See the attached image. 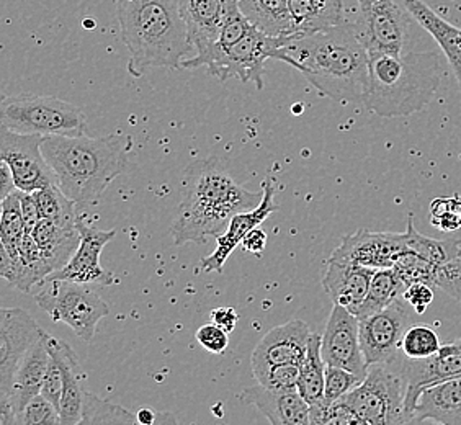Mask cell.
I'll return each instance as SVG.
<instances>
[{
    "instance_id": "6da1fadb",
    "label": "cell",
    "mask_w": 461,
    "mask_h": 425,
    "mask_svg": "<svg viewBox=\"0 0 461 425\" xmlns=\"http://www.w3.org/2000/svg\"><path fill=\"white\" fill-rule=\"evenodd\" d=\"M284 51L321 95L342 104H364L370 86V54L352 20L294 38Z\"/></svg>"
},
{
    "instance_id": "7a4b0ae2",
    "label": "cell",
    "mask_w": 461,
    "mask_h": 425,
    "mask_svg": "<svg viewBox=\"0 0 461 425\" xmlns=\"http://www.w3.org/2000/svg\"><path fill=\"white\" fill-rule=\"evenodd\" d=\"M262 196L264 190L249 192L240 185L218 158L192 162L182 178L177 218L170 228L174 242L204 244L210 236L218 238L232 216L254 210Z\"/></svg>"
},
{
    "instance_id": "3957f363",
    "label": "cell",
    "mask_w": 461,
    "mask_h": 425,
    "mask_svg": "<svg viewBox=\"0 0 461 425\" xmlns=\"http://www.w3.org/2000/svg\"><path fill=\"white\" fill-rule=\"evenodd\" d=\"M115 7L133 77L140 79L152 68L182 69L194 51L182 0H115Z\"/></svg>"
},
{
    "instance_id": "277c9868",
    "label": "cell",
    "mask_w": 461,
    "mask_h": 425,
    "mask_svg": "<svg viewBox=\"0 0 461 425\" xmlns=\"http://www.w3.org/2000/svg\"><path fill=\"white\" fill-rule=\"evenodd\" d=\"M133 138L115 133L102 138L46 136L43 154L56 184L77 204H95L126 166Z\"/></svg>"
},
{
    "instance_id": "5b68a950",
    "label": "cell",
    "mask_w": 461,
    "mask_h": 425,
    "mask_svg": "<svg viewBox=\"0 0 461 425\" xmlns=\"http://www.w3.org/2000/svg\"><path fill=\"white\" fill-rule=\"evenodd\" d=\"M442 66L430 50L370 54V86L364 100L368 112L383 118L414 115L424 110L438 89Z\"/></svg>"
},
{
    "instance_id": "8992f818",
    "label": "cell",
    "mask_w": 461,
    "mask_h": 425,
    "mask_svg": "<svg viewBox=\"0 0 461 425\" xmlns=\"http://www.w3.org/2000/svg\"><path fill=\"white\" fill-rule=\"evenodd\" d=\"M293 38H276L252 27L236 45L221 51H213L206 56H194L182 62V69H198L206 68L208 72L224 82L228 79H240L242 84L254 82L258 90L264 89V66L267 59L294 64L284 51Z\"/></svg>"
},
{
    "instance_id": "52a82bcc",
    "label": "cell",
    "mask_w": 461,
    "mask_h": 425,
    "mask_svg": "<svg viewBox=\"0 0 461 425\" xmlns=\"http://www.w3.org/2000/svg\"><path fill=\"white\" fill-rule=\"evenodd\" d=\"M408 381L402 372V354L384 364L370 365L365 380L342 401L364 425L406 424Z\"/></svg>"
},
{
    "instance_id": "ba28073f",
    "label": "cell",
    "mask_w": 461,
    "mask_h": 425,
    "mask_svg": "<svg viewBox=\"0 0 461 425\" xmlns=\"http://www.w3.org/2000/svg\"><path fill=\"white\" fill-rule=\"evenodd\" d=\"M2 126L15 133L84 136L87 120L77 106L61 98L15 95L2 100Z\"/></svg>"
},
{
    "instance_id": "9c48e42d",
    "label": "cell",
    "mask_w": 461,
    "mask_h": 425,
    "mask_svg": "<svg viewBox=\"0 0 461 425\" xmlns=\"http://www.w3.org/2000/svg\"><path fill=\"white\" fill-rule=\"evenodd\" d=\"M35 302L54 322H62L86 342H92L98 322L110 314L107 302L84 284L69 280H46Z\"/></svg>"
},
{
    "instance_id": "30bf717a",
    "label": "cell",
    "mask_w": 461,
    "mask_h": 425,
    "mask_svg": "<svg viewBox=\"0 0 461 425\" xmlns=\"http://www.w3.org/2000/svg\"><path fill=\"white\" fill-rule=\"evenodd\" d=\"M408 10L401 9L394 0H375L358 7L354 22L357 35L368 54H400L409 50Z\"/></svg>"
},
{
    "instance_id": "8fae6325",
    "label": "cell",
    "mask_w": 461,
    "mask_h": 425,
    "mask_svg": "<svg viewBox=\"0 0 461 425\" xmlns=\"http://www.w3.org/2000/svg\"><path fill=\"white\" fill-rule=\"evenodd\" d=\"M46 136L40 134L15 133L2 126L0 131V159L4 160L22 192L33 194L56 182L53 170L46 162L43 141Z\"/></svg>"
},
{
    "instance_id": "7c38bea8",
    "label": "cell",
    "mask_w": 461,
    "mask_h": 425,
    "mask_svg": "<svg viewBox=\"0 0 461 425\" xmlns=\"http://www.w3.org/2000/svg\"><path fill=\"white\" fill-rule=\"evenodd\" d=\"M409 303L400 298L388 308L360 318V342L366 365L394 360L401 352L402 337L409 329Z\"/></svg>"
},
{
    "instance_id": "4fadbf2b",
    "label": "cell",
    "mask_w": 461,
    "mask_h": 425,
    "mask_svg": "<svg viewBox=\"0 0 461 425\" xmlns=\"http://www.w3.org/2000/svg\"><path fill=\"white\" fill-rule=\"evenodd\" d=\"M43 332L45 330L36 324L27 311L20 308H2L0 311V401L9 396L18 365Z\"/></svg>"
},
{
    "instance_id": "5bb4252c",
    "label": "cell",
    "mask_w": 461,
    "mask_h": 425,
    "mask_svg": "<svg viewBox=\"0 0 461 425\" xmlns=\"http://www.w3.org/2000/svg\"><path fill=\"white\" fill-rule=\"evenodd\" d=\"M322 358L330 366L366 376L368 365L360 342V321L354 312L334 304L322 334Z\"/></svg>"
},
{
    "instance_id": "9a60e30c",
    "label": "cell",
    "mask_w": 461,
    "mask_h": 425,
    "mask_svg": "<svg viewBox=\"0 0 461 425\" xmlns=\"http://www.w3.org/2000/svg\"><path fill=\"white\" fill-rule=\"evenodd\" d=\"M408 252V236L404 232H373L358 230L346 236L329 260L358 264L372 268H391Z\"/></svg>"
},
{
    "instance_id": "2e32d148",
    "label": "cell",
    "mask_w": 461,
    "mask_h": 425,
    "mask_svg": "<svg viewBox=\"0 0 461 425\" xmlns=\"http://www.w3.org/2000/svg\"><path fill=\"white\" fill-rule=\"evenodd\" d=\"M80 244L71 260L61 270L50 275L46 280H69L76 284L102 286L118 284L115 275L100 266V254L116 236V230H98L79 216Z\"/></svg>"
},
{
    "instance_id": "e0dca14e",
    "label": "cell",
    "mask_w": 461,
    "mask_h": 425,
    "mask_svg": "<svg viewBox=\"0 0 461 425\" xmlns=\"http://www.w3.org/2000/svg\"><path fill=\"white\" fill-rule=\"evenodd\" d=\"M402 372L408 381L406 424H411L417 399L422 391L461 376V339L445 344L437 354L427 358L414 360L402 354Z\"/></svg>"
},
{
    "instance_id": "ac0fdd59",
    "label": "cell",
    "mask_w": 461,
    "mask_h": 425,
    "mask_svg": "<svg viewBox=\"0 0 461 425\" xmlns=\"http://www.w3.org/2000/svg\"><path fill=\"white\" fill-rule=\"evenodd\" d=\"M48 334L36 340L30 347L22 364L18 365L17 372L10 384L9 396L0 401V425H14L18 414L23 411L28 402L41 393L48 365H50V350H48Z\"/></svg>"
},
{
    "instance_id": "d6986e66",
    "label": "cell",
    "mask_w": 461,
    "mask_h": 425,
    "mask_svg": "<svg viewBox=\"0 0 461 425\" xmlns=\"http://www.w3.org/2000/svg\"><path fill=\"white\" fill-rule=\"evenodd\" d=\"M262 190H264V196H262V202L258 203V206H256L254 210L238 212L236 216H232L228 228L216 238L218 244H216L213 254L206 256L200 262V268L203 272L222 274L224 264L230 258L232 250L242 244V240L250 231L260 226L272 212L278 210V206L276 204V184H274V180L270 177L266 178L264 184H262Z\"/></svg>"
},
{
    "instance_id": "ffe728a7",
    "label": "cell",
    "mask_w": 461,
    "mask_h": 425,
    "mask_svg": "<svg viewBox=\"0 0 461 425\" xmlns=\"http://www.w3.org/2000/svg\"><path fill=\"white\" fill-rule=\"evenodd\" d=\"M311 334L308 324L298 319L270 329L252 354V372L270 365H302L308 352Z\"/></svg>"
},
{
    "instance_id": "44dd1931",
    "label": "cell",
    "mask_w": 461,
    "mask_h": 425,
    "mask_svg": "<svg viewBox=\"0 0 461 425\" xmlns=\"http://www.w3.org/2000/svg\"><path fill=\"white\" fill-rule=\"evenodd\" d=\"M375 272L376 268L372 267L328 260L322 286L334 304L346 308L357 316V311L360 310L368 294Z\"/></svg>"
},
{
    "instance_id": "7402d4cb",
    "label": "cell",
    "mask_w": 461,
    "mask_h": 425,
    "mask_svg": "<svg viewBox=\"0 0 461 425\" xmlns=\"http://www.w3.org/2000/svg\"><path fill=\"white\" fill-rule=\"evenodd\" d=\"M0 274L9 280L20 292H32L35 285H43L50 275L54 274L53 267L36 244L33 234H25L18 244V254L10 258L0 249Z\"/></svg>"
},
{
    "instance_id": "603a6c76",
    "label": "cell",
    "mask_w": 461,
    "mask_h": 425,
    "mask_svg": "<svg viewBox=\"0 0 461 425\" xmlns=\"http://www.w3.org/2000/svg\"><path fill=\"white\" fill-rule=\"evenodd\" d=\"M242 399L256 408L274 425H310V404L298 390H268L262 384L242 393Z\"/></svg>"
},
{
    "instance_id": "cb8c5ba5",
    "label": "cell",
    "mask_w": 461,
    "mask_h": 425,
    "mask_svg": "<svg viewBox=\"0 0 461 425\" xmlns=\"http://www.w3.org/2000/svg\"><path fill=\"white\" fill-rule=\"evenodd\" d=\"M236 0H182L190 41L195 54H203L218 41L224 18Z\"/></svg>"
},
{
    "instance_id": "d4e9b609",
    "label": "cell",
    "mask_w": 461,
    "mask_h": 425,
    "mask_svg": "<svg viewBox=\"0 0 461 425\" xmlns=\"http://www.w3.org/2000/svg\"><path fill=\"white\" fill-rule=\"evenodd\" d=\"M48 350L59 365L62 373L61 422L62 425H79L84 409L86 390L80 384L79 357L72 347L48 334Z\"/></svg>"
},
{
    "instance_id": "484cf974",
    "label": "cell",
    "mask_w": 461,
    "mask_h": 425,
    "mask_svg": "<svg viewBox=\"0 0 461 425\" xmlns=\"http://www.w3.org/2000/svg\"><path fill=\"white\" fill-rule=\"evenodd\" d=\"M461 425V376L422 391L411 424Z\"/></svg>"
},
{
    "instance_id": "4316f807",
    "label": "cell",
    "mask_w": 461,
    "mask_h": 425,
    "mask_svg": "<svg viewBox=\"0 0 461 425\" xmlns=\"http://www.w3.org/2000/svg\"><path fill=\"white\" fill-rule=\"evenodd\" d=\"M404 9L420 27L432 36L452 68L461 89V28L455 27L422 0H404Z\"/></svg>"
},
{
    "instance_id": "83f0119b",
    "label": "cell",
    "mask_w": 461,
    "mask_h": 425,
    "mask_svg": "<svg viewBox=\"0 0 461 425\" xmlns=\"http://www.w3.org/2000/svg\"><path fill=\"white\" fill-rule=\"evenodd\" d=\"M296 35H311L348 22L344 0H288Z\"/></svg>"
},
{
    "instance_id": "f1b7e54d",
    "label": "cell",
    "mask_w": 461,
    "mask_h": 425,
    "mask_svg": "<svg viewBox=\"0 0 461 425\" xmlns=\"http://www.w3.org/2000/svg\"><path fill=\"white\" fill-rule=\"evenodd\" d=\"M32 234L54 272L71 260L80 244L77 226H64L50 220H41Z\"/></svg>"
},
{
    "instance_id": "f546056e",
    "label": "cell",
    "mask_w": 461,
    "mask_h": 425,
    "mask_svg": "<svg viewBox=\"0 0 461 425\" xmlns=\"http://www.w3.org/2000/svg\"><path fill=\"white\" fill-rule=\"evenodd\" d=\"M242 14L249 22L276 38H298L288 0H240Z\"/></svg>"
},
{
    "instance_id": "4dcf8cb0",
    "label": "cell",
    "mask_w": 461,
    "mask_h": 425,
    "mask_svg": "<svg viewBox=\"0 0 461 425\" xmlns=\"http://www.w3.org/2000/svg\"><path fill=\"white\" fill-rule=\"evenodd\" d=\"M321 344H322V337L320 334H311L308 352L303 360L300 381H298V393L310 406L324 402L328 364L322 358Z\"/></svg>"
},
{
    "instance_id": "1f68e13d",
    "label": "cell",
    "mask_w": 461,
    "mask_h": 425,
    "mask_svg": "<svg viewBox=\"0 0 461 425\" xmlns=\"http://www.w3.org/2000/svg\"><path fill=\"white\" fill-rule=\"evenodd\" d=\"M406 284L400 278V275L394 272V268H378L373 275L370 290L362 303L360 310L357 311V318L370 316L376 311L388 308L391 303L402 298L406 292Z\"/></svg>"
},
{
    "instance_id": "d6a6232c",
    "label": "cell",
    "mask_w": 461,
    "mask_h": 425,
    "mask_svg": "<svg viewBox=\"0 0 461 425\" xmlns=\"http://www.w3.org/2000/svg\"><path fill=\"white\" fill-rule=\"evenodd\" d=\"M408 250L414 252L417 256L426 258L437 267H444L450 264L452 260L461 256V248L456 240H432L420 234L414 226V218L409 214L408 230Z\"/></svg>"
},
{
    "instance_id": "836d02e7",
    "label": "cell",
    "mask_w": 461,
    "mask_h": 425,
    "mask_svg": "<svg viewBox=\"0 0 461 425\" xmlns=\"http://www.w3.org/2000/svg\"><path fill=\"white\" fill-rule=\"evenodd\" d=\"M38 210L43 220L59 222L64 226H77L79 214L76 212V202L61 190L56 182L33 192Z\"/></svg>"
},
{
    "instance_id": "e575fe53",
    "label": "cell",
    "mask_w": 461,
    "mask_h": 425,
    "mask_svg": "<svg viewBox=\"0 0 461 425\" xmlns=\"http://www.w3.org/2000/svg\"><path fill=\"white\" fill-rule=\"evenodd\" d=\"M27 234L25 222L22 214V203H20V192L15 190L9 196L2 200V216H0V246L10 258H15L18 254V244Z\"/></svg>"
},
{
    "instance_id": "d590c367",
    "label": "cell",
    "mask_w": 461,
    "mask_h": 425,
    "mask_svg": "<svg viewBox=\"0 0 461 425\" xmlns=\"http://www.w3.org/2000/svg\"><path fill=\"white\" fill-rule=\"evenodd\" d=\"M80 424H138L136 414L86 391Z\"/></svg>"
},
{
    "instance_id": "8d00e7d4",
    "label": "cell",
    "mask_w": 461,
    "mask_h": 425,
    "mask_svg": "<svg viewBox=\"0 0 461 425\" xmlns=\"http://www.w3.org/2000/svg\"><path fill=\"white\" fill-rule=\"evenodd\" d=\"M393 268L396 274L400 275L401 280L406 284V286L412 284H427L437 288V278L442 267H437L426 258L408 250L396 260Z\"/></svg>"
},
{
    "instance_id": "74e56055",
    "label": "cell",
    "mask_w": 461,
    "mask_h": 425,
    "mask_svg": "<svg viewBox=\"0 0 461 425\" xmlns=\"http://www.w3.org/2000/svg\"><path fill=\"white\" fill-rule=\"evenodd\" d=\"M440 339L434 329L427 326H412L406 330L401 342V352L408 358H427L440 350Z\"/></svg>"
},
{
    "instance_id": "f35d334b",
    "label": "cell",
    "mask_w": 461,
    "mask_h": 425,
    "mask_svg": "<svg viewBox=\"0 0 461 425\" xmlns=\"http://www.w3.org/2000/svg\"><path fill=\"white\" fill-rule=\"evenodd\" d=\"M302 365L280 364L270 365L267 368L254 373L258 384L266 386L268 390L294 391L298 390Z\"/></svg>"
},
{
    "instance_id": "ab89813d",
    "label": "cell",
    "mask_w": 461,
    "mask_h": 425,
    "mask_svg": "<svg viewBox=\"0 0 461 425\" xmlns=\"http://www.w3.org/2000/svg\"><path fill=\"white\" fill-rule=\"evenodd\" d=\"M430 222L445 232L461 228V196H438L430 203Z\"/></svg>"
},
{
    "instance_id": "60d3db41",
    "label": "cell",
    "mask_w": 461,
    "mask_h": 425,
    "mask_svg": "<svg viewBox=\"0 0 461 425\" xmlns=\"http://www.w3.org/2000/svg\"><path fill=\"white\" fill-rule=\"evenodd\" d=\"M364 376L357 373L348 372L340 366H330L326 368V388H324V404L330 406L339 399L344 398L350 391L355 390Z\"/></svg>"
},
{
    "instance_id": "b9f144b4",
    "label": "cell",
    "mask_w": 461,
    "mask_h": 425,
    "mask_svg": "<svg viewBox=\"0 0 461 425\" xmlns=\"http://www.w3.org/2000/svg\"><path fill=\"white\" fill-rule=\"evenodd\" d=\"M62 424L59 409L40 393L18 414L14 425Z\"/></svg>"
},
{
    "instance_id": "7bdbcfd3",
    "label": "cell",
    "mask_w": 461,
    "mask_h": 425,
    "mask_svg": "<svg viewBox=\"0 0 461 425\" xmlns=\"http://www.w3.org/2000/svg\"><path fill=\"white\" fill-rule=\"evenodd\" d=\"M228 334L230 332H226L218 324L212 322V324H204L202 328L196 329L195 337L198 344L203 347L204 350H208L212 354L221 355L230 346Z\"/></svg>"
},
{
    "instance_id": "ee69618b",
    "label": "cell",
    "mask_w": 461,
    "mask_h": 425,
    "mask_svg": "<svg viewBox=\"0 0 461 425\" xmlns=\"http://www.w3.org/2000/svg\"><path fill=\"white\" fill-rule=\"evenodd\" d=\"M437 288L461 302V256L442 267L437 278Z\"/></svg>"
},
{
    "instance_id": "f6af8a7d",
    "label": "cell",
    "mask_w": 461,
    "mask_h": 425,
    "mask_svg": "<svg viewBox=\"0 0 461 425\" xmlns=\"http://www.w3.org/2000/svg\"><path fill=\"white\" fill-rule=\"evenodd\" d=\"M41 394L50 402H53L54 406L59 409V412H61L62 373L59 365L54 360L53 357L50 358L48 372H46L43 386H41Z\"/></svg>"
},
{
    "instance_id": "bcb514c9",
    "label": "cell",
    "mask_w": 461,
    "mask_h": 425,
    "mask_svg": "<svg viewBox=\"0 0 461 425\" xmlns=\"http://www.w3.org/2000/svg\"><path fill=\"white\" fill-rule=\"evenodd\" d=\"M402 298L409 303V306L416 311L417 314H424L427 308L434 302V286L427 284L409 285Z\"/></svg>"
},
{
    "instance_id": "7dc6e473",
    "label": "cell",
    "mask_w": 461,
    "mask_h": 425,
    "mask_svg": "<svg viewBox=\"0 0 461 425\" xmlns=\"http://www.w3.org/2000/svg\"><path fill=\"white\" fill-rule=\"evenodd\" d=\"M20 192V203H22V214H23V222H25V230L28 234H32L35 231L36 226L43 220L38 204H36L35 195L28 194V192Z\"/></svg>"
},
{
    "instance_id": "c3c4849f",
    "label": "cell",
    "mask_w": 461,
    "mask_h": 425,
    "mask_svg": "<svg viewBox=\"0 0 461 425\" xmlns=\"http://www.w3.org/2000/svg\"><path fill=\"white\" fill-rule=\"evenodd\" d=\"M136 419L140 425H156V424H177V419L170 412H156L152 409H140L136 412Z\"/></svg>"
},
{
    "instance_id": "681fc988",
    "label": "cell",
    "mask_w": 461,
    "mask_h": 425,
    "mask_svg": "<svg viewBox=\"0 0 461 425\" xmlns=\"http://www.w3.org/2000/svg\"><path fill=\"white\" fill-rule=\"evenodd\" d=\"M240 246L244 248V250L252 252V254H256V256H260V254L266 250V231L258 230V228H254V230L250 231L248 236L244 238V240H242V244H240Z\"/></svg>"
},
{
    "instance_id": "f907efd6",
    "label": "cell",
    "mask_w": 461,
    "mask_h": 425,
    "mask_svg": "<svg viewBox=\"0 0 461 425\" xmlns=\"http://www.w3.org/2000/svg\"><path fill=\"white\" fill-rule=\"evenodd\" d=\"M212 319H213L214 324H218L220 328L224 329L226 332H232L234 328H236V324H238V312L230 308V306H226V308H218V310H214L212 312Z\"/></svg>"
},
{
    "instance_id": "816d5d0a",
    "label": "cell",
    "mask_w": 461,
    "mask_h": 425,
    "mask_svg": "<svg viewBox=\"0 0 461 425\" xmlns=\"http://www.w3.org/2000/svg\"><path fill=\"white\" fill-rule=\"evenodd\" d=\"M15 190H17V185H15L14 176H12V170L2 160V164H0V195H2V200L5 196H9L12 192H15Z\"/></svg>"
}]
</instances>
